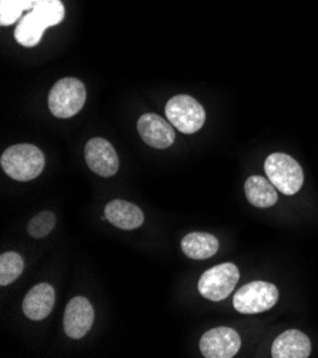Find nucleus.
<instances>
[{
  "label": "nucleus",
  "mask_w": 318,
  "mask_h": 358,
  "mask_svg": "<svg viewBox=\"0 0 318 358\" xmlns=\"http://www.w3.org/2000/svg\"><path fill=\"white\" fill-rule=\"evenodd\" d=\"M3 171L17 182H30L45 169L43 152L33 145H16L0 157Z\"/></svg>",
  "instance_id": "obj_1"
},
{
  "label": "nucleus",
  "mask_w": 318,
  "mask_h": 358,
  "mask_svg": "<svg viewBox=\"0 0 318 358\" xmlns=\"http://www.w3.org/2000/svg\"><path fill=\"white\" fill-rule=\"evenodd\" d=\"M264 171L274 187L286 196H294L304 183V173L298 162L286 153H273L266 159Z\"/></svg>",
  "instance_id": "obj_2"
},
{
  "label": "nucleus",
  "mask_w": 318,
  "mask_h": 358,
  "mask_svg": "<svg viewBox=\"0 0 318 358\" xmlns=\"http://www.w3.org/2000/svg\"><path fill=\"white\" fill-rule=\"evenodd\" d=\"M86 103V87L75 78L59 80L49 93V109L55 117L70 119L76 116Z\"/></svg>",
  "instance_id": "obj_3"
},
{
  "label": "nucleus",
  "mask_w": 318,
  "mask_h": 358,
  "mask_svg": "<svg viewBox=\"0 0 318 358\" xmlns=\"http://www.w3.org/2000/svg\"><path fill=\"white\" fill-rule=\"evenodd\" d=\"M166 116L173 127L185 134L198 131L205 122L204 107L189 94H178L166 104Z\"/></svg>",
  "instance_id": "obj_4"
},
{
  "label": "nucleus",
  "mask_w": 318,
  "mask_h": 358,
  "mask_svg": "<svg viewBox=\"0 0 318 358\" xmlns=\"http://www.w3.org/2000/svg\"><path fill=\"white\" fill-rule=\"evenodd\" d=\"M240 278V271L233 263H223L204 271L198 280L200 294L210 301L227 299Z\"/></svg>",
  "instance_id": "obj_5"
},
{
  "label": "nucleus",
  "mask_w": 318,
  "mask_h": 358,
  "mask_svg": "<svg viewBox=\"0 0 318 358\" xmlns=\"http://www.w3.org/2000/svg\"><path fill=\"white\" fill-rule=\"evenodd\" d=\"M278 301V290L267 281H253L243 285L233 299L234 308L241 314H260L271 310Z\"/></svg>",
  "instance_id": "obj_6"
},
{
  "label": "nucleus",
  "mask_w": 318,
  "mask_h": 358,
  "mask_svg": "<svg viewBox=\"0 0 318 358\" xmlns=\"http://www.w3.org/2000/svg\"><path fill=\"white\" fill-rule=\"evenodd\" d=\"M241 347L238 333L230 327H217L203 334L200 351L205 358H231Z\"/></svg>",
  "instance_id": "obj_7"
},
{
  "label": "nucleus",
  "mask_w": 318,
  "mask_h": 358,
  "mask_svg": "<svg viewBox=\"0 0 318 358\" xmlns=\"http://www.w3.org/2000/svg\"><path fill=\"white\" fill-rule=\"evenodd\" d=\"M85 159L89 169L101 177H112L119 170V157L115 148L112 143L101 137H94L87 141Z\"/></svg>",
  "instance_id": "obj_8"
},
{
  "label": "nucleus",
  "mask_w": 318,
  "mask_h": 358,
  "mask_svg": "<svg viewBox=\"0 0 318 358\" xmlns=\"http://www.w3.org/2000/svg\"><path fill=\"white\" fill-rule=\"evenodd\" d=\"M94 321V310L92 303L85 297H75L68 301L64 310L63 327L67 337L79 340L85 337Z\"/></svg>",
  "instance_id": "obj_9"
},
{
  "label": "nucleus",
  "mask_w": 318,
  "mask_h": 358,
  "mask_svg": "<svg viewBox=\"0 0 318 358\" xmlns=\"http://www.w3.org/2000/svg\"><path fill=\"white\" fill-rule=\"evenodd\" d=\"M171 126L173 124L170 122L154 113L143 115L137 122L140 137L143 138L146 145L154 149H167L173 145L175 133Z\"/></svg>",
  "instance_id": "obj_10"
},
{
  "label": "nucleus",
  "mask_w": 318,
  "mask_h": 358,
  "mask_svg": "<svg viewBox=\"0 0 318 358\" xmlns=\"http://www.w3.org/2000/svg\"><path fill=\"white\" fill-rule=\"evenodd\" d=\"M55 289L48 282L34 285L23 300V313L33 321L45 320L55 307Z\"/></svg>",
  "instance_id": "obj_11"
},
{
  "label": "nucleus",
  "mask_w": 318,
  "mask_h": 358,
  "mask_svg": "<svg viewBox=\"0 0 318 358\" xmlns=\"http://www.w3.org/2000/svg\"><path fill=\"white\" fill-rule=\"evenodd\" d=\"M104 217L122 230H134L145 223V214L140 207L120 199L106 206Z\"/></svg>",
  "instance_id": "obj_12"
},
{
  "label": "nucleus",
  "mask_w": 318,
  "mask_h": 358,
  "mask_svg": "<svg viewBox=\"0 0 318 358\" xmlns=\"http://www.w3.org/2000/svg\"><path fill=\"white\" fill-rule=\"evenodd\" d=\"M310 354V338L298 330L281 333L271 347V355L274 358H307Z\"/></svg>",
  "instance_id": "obj_13"
},
{
  "label": "nucleus",
  "mask_w": 318,
  "mask_h": 358,
  "mask_svg": "<svg viewBox=\"0 0 318 358\" xmlns=\"http://www.w3.org/2000/svg\"><path fill=\"white\" fill-rule=\"evenodd\" d=\"M182 250L191 260H205L219 252V240L213 234L194 231L182 240Z\"/></svg>",
  "instance_id": "obj_14"
},
{
  "label": "nucleus",
  "mask_w": 318,
  "mask_h": 358,
  "mask_svg": "<svg viewBox=\"0 0 318 358\" xmlns=\"http://www.w3.org/2000/svg\"><path fill=\"white\" fill-rule=\"evenodd\" d=\"M244 190L247 200H249L254 207H273L278 200L277 189L274 187V185L261 176H252L247 178Z\"/></svg>",
  "instance_id": "obj_15"
},
{
  "label": "nucleus",
  "mask_w": 318,
  "mask_h": 358,
  "mask_svg": "<svg viewBox=\"0 0 318 358\" xmlns=\"http://www.w3.org/2000/svg\"><path fill=\"white\" fill-rule=\"evenodd\" d=\"M45 31L46 27L43 23L30 10L19 20L15 29V39L24 48H33L41 43Z\"/></svg>",
  "instance_id": "obj_16"
},
{
  "label": "nucleus",
  "mask_w": 318,
  "mask_h": 358,
  "mask_svg": "<svg viewBox=\"0 0 318 358\" xmlns=\"http://www.w3.org/2000/svg\"><path fill=\"white\" fill-rule=\"evenodd\" d=\"M42 23L43 26L52 27L59 24L64 19V6L62 3V0H41V2L31 9Z\"/></svg>",
  "instance_id": "obj_17"
},
{
  "label": "nucleus",
  "mask_w": 318,
  "mask_h": 358,
  "mask_svg": "<svg viewBox=\"0 0 318 358\" xmlns=\"http://www.w3.org/2000/svg\"><path fill=\"white\" fill-rule=\"evenodd\" d=\"M24 262L19 253L8 252L0 256V285H9L23 273Z\"/></svg>",
  "instance_id": "obj_18"
},
{
  "label": "nucleus",
  "mask_w": 318,
  "mask_h": 358,
  "mask_svg": "<svg viewBox=\"0 0 318 358\" xmlns=\"http://www.w3.org/2000/svg\"><path fill=\"white\" fill-rule=\"evenodd\" d=\"M56 226V216L52 211H42L34 216L27 224V233L33 238L46 237Z\"/></svg>",
  "instance_id": "obj_19"
},
{
  "label": "nucleus",
  "mask_w": 318,
  "mask_h": 358,
  "mask_svg": "<svg viewBox=\"0 0 318 358\" xmlns=\"http://www.w3.org/2000/svg\"><path fill=\"white\" fill-rule=\"evenodd\" d=\"M24 10L23 0H0V24L10 26L19 22Z\"/></svg>",
  "instance_id": "obj_20"
},
{
  "label": "nucleus",
  "mask_w": 318,
  "mask_h": 358,
  "mask_svg": "<svg viewBox=\"0 0 318 358\" xmlns=\"http://www.w3.org/2000/svg\"><path fill=\"white\" fill-rule=\"evenodd\" d=\"M23 2H24V6H26V10L30 12L34 6H36L41 2V0H23Z\"/></svg>",
  "instance_id": "obj_21"
}]
</instances>
